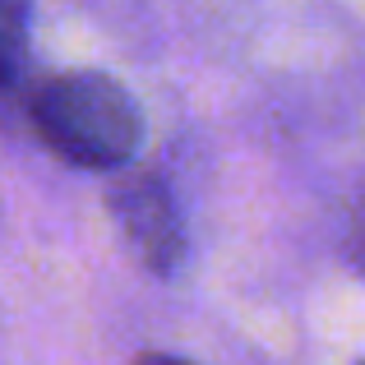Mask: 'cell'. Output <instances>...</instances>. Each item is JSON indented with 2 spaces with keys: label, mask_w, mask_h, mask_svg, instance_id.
<instances>
[{
  "label": "cell",
  "mask_w": 365,
  "mask_h": 365,
  "mask_svg": "<svg viewBox=\"0 0 365 365\" xmlns=\"http://www.w3.org/2000/svg\"><path fill=\"white\" fill-rule=\"evenodd\" d=\"M361 365H365V361H361Z\"/></svg>",
  "instance_id": "5b68a950"
},
{
  "label": "cell",
  "mask_w": 365,
  "mask_h": 365,
  "mask_svg": "<svg viewBox=\"0 0 365 365\" xmlns=\"http://www.w3.org/2000/svg\"><path fill=\"white\" fill-rule=\"evenodd\" d=\"M107 213L116 222L120 241L148 273L167 277L185 259V227H180L176 199L153 171H116L107 185Z\"/></svg>",
  "instance_id": "7a4b0ae2"
},
{
  "label": "cell",
  "mask_w": 365,
  "mask_h": 365,
  "mask_svg": "<svg viewBox=\"0 0 365 365\" xmlns=\"http://www.w3.org/2000/svg\"><path fill=\"white\" fill-rule=\"evenodd\" d=\"M33 130L61 162L83 171H125L143 143V111L120 79L98 70L51 74L33 93Z\"/></svg>",
  "instance_id": "6da1fadb"
},
{
  "label": "cell",
  "mask_w": 365,
  "mask_h": 365,
  "mask_svg": "<svg viewBox=\"0 0 365 365\" xmlns=\"http://www.w3.org/2000/svg\"><path fill=\"white\" fill-rule=\"evenodd\" d=\"M134 365H195V361L171 356V351H143V356H134Z\"/></svg>",
  "instance_id": "277c9868"
},
{
  "label": "cell",
  "mask_w": 365,
  "mask_h": 365,
  "mask_svg": "<svg viewBox=\"0 0 365 365\" xmlns=\"http://www.w3.org/2000/svg\"><path fill=\"white\" fill-rule=\"evenodd\" d=\"M28 51V0H0V93L19 79Z\"/></svg>",
  "instance_id": "3957f363"
}]
</instances>
